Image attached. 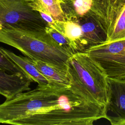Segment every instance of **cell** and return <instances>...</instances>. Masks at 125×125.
<instances>
[{
  "label": "cell",
  "mask_w": 125,
  "mask_h": 125,
  "mask_svg": "<svg viewBox=\"0 0 125 125\" xmlns=\"http://www.w3.org/2000/svg\"><path fill=\"white\" fill-rule=\"evenodd\" d=\"M81 103V97L69 88L38 86L0 104V124H10L26 115L56 108L72 109Z\"/></svg>",
  "instance_id": "6da1fadb"
},
{
  "label": "cell",
  "mask_w": 125,
  "mask_h": 125,
  "mask_svg": "<svg viewBox=\"0 0 125 125\" xmlns=\"http://www.w3.org/2000/svg\"><path fill=\"white\" fill-rule=\"evenodd\" d=\"M0 42L15 48L29 58L64 71L73 54L57 43L45 30L3 28L0 29Z\"/></svg>",
  "instance_id": "7a4b0ae2"
},
{
  "label": "cell",
  "mask_w": 125,
  "mask_h": 125,
  "mask_svg": "<svg viewBox=\"0 0 125 125\" xmlns=\"http://www.w3.org/2000/svg\"><path fill=\"white\" fill-rule=\"evenodd\" d=\"M70 89L88 101L105 106L107 102L108 77L88 54L78 52L67 62Z\"/></svg>",
  "instance_id": "3957f363"
},
{
  "label": "cell",
  "mask_w": 125,
  "mask_h": 125,
  "mask_svg": "<svg viewBox=\"0 0 125 125\" xmlns=\"http://www.w3.org/2000/svg\"><path fill=\"white\" fill-rule=\"evenodd\" d=\"M104 118V106L98 104L71 110L62 108L26 115L12 121L19 125H92L94 122Z\"/></svg>",
  "instance_id": "277c9868"
},
{
  "label": "cell",
  "mask_w": 125,
  "mask_h": 125,
  "mask_svg": "<svg viewBox=\"0 0 125 125\" xmlns=\"http://www.w3.org/2000/svg\"><path fill=\"white\" fill-rule=\"evenodd\" d=\"M47 24L24 0H0V29L45 30Z\"/></svg>",
  "instance_id": "5b68a950"
},
{
  "label": "cell",
  "mask_w": 125,
  "mask_h": 125,
  "mask_svg": "<svg viewBox=\"0 0 125 125\" xmlns=\"http://www.w3.org/2000/svg\"><path fill=\"white\" fill-rule=\"evenodd\" d=\"M84 52L100 65L108 78L125 79V39L105 42Z\"/></svg>",
  "instance_id": "8992f818"
},
{
  "label": "cell",
  "mask_w": 125,
  "mask_h": 125,
  "mask_svg": "<svg viewBox=\"0 0 125 125\" xmlns=\"http://www.w3.org/2000/svg\"><path fill=\"white\" fill-rule=\"evenodd\" d=\"M107 102L104 118L112 125H125V79L108 77Z\"/></svg>",
  "instance_id": "52a82bcc"
},
{
  "label": "cell",
  "mask_w": 125,
  "mask_h": 125,
  "mask_svg": "<svg viewBox=\"0 0 125 125\" xmlns=\"http://www.w3.org/2000/svg\"><path fill=\"white\" fill-rule=\"evenodd\" d=\"M76 19L82 30L78 52H84L106 42L107 34L104 26L99 17L91 10L83 16Z\"/></svg>",
  "instance_id": "ba28073f"
},
{
  "label": "cell",
  "mask_w": 125,
  "mask_h": 125,
  "mask_svg": "<svg viewBox=\"0 0 125 125\" xmlns=\"http://www.w3.org/2000/svg\"><path fill=\"white\" fill-rule=\"evenodd\" d=\"M31 82L22 73H11L0 68V95L6 100L30 90Z\"/></svg>",
  "instance_id": "9c48e42d"
},
{
  "label": "cell",
  "mask_w": 125,
  "mask_h": 125,
  "mask_svg": "<svg viewBox=\"0 0 125 125\" xmlns=\"http://www.w3.org/2000/svg\"><path fill=\"white\" fill-rule=\"evenodd\" d=\"M0 51L18 66L22 70L26 77L32 82L37 83L38 86L52 85L59 86L45 77L36 67L30 58L18 56L13 52L0 46Z\"/></svg>",
  "instance_id": "30bf717a"
},
{
  "label": "cell",
  "mask_w": 125,
  "mask_h": 125,
  "mask_svg": "<svg viewBox=\"0 0 125 125\" xmlns=\"http://www.w3.org/2000/svg\"><path fill=\"white\" fill-rule=\"evenodd\" d=\"M31 60L38 69L52 83L62 87L70 88V82L67 71L42 62Z\"/></svg>",
  "instance_id": "8fae6325"
},
{
  "label": "cell",
  "mask_w": 125,
  "mask_h": 125,
  "mask_svg": "<svg viewBox=\"0 0 125 125\" xmlns=\"http://www.w3.org/2000/svg\"><path fill=\"white\" fill-rule=\"evenodd\" d=\"M105 30L107 34L106 42L125 39V6Z\"/></svg>",
  "instance_id": "7c38bea8"
},
{
  "label": "cell",
  "mask_w": 125,
  "mask_h": 125,
  "mask_svg": "<svg viewBox=\"0 0 125 125\" xmlns=\"http://www.w3.org/2000/svg\"><path fill=\"white\" fill-rule=\"evenodd\" d=\"M63 34L70 42L74 53L78 52L82 36V30L76 19L67 20L63 22Z\"/></svg>",
  "instance_id": "4fadbf2b"
},
{
  "label": "cell",
  "mask_w": 125,
  "mask_h": 125,
  "mask_svg": "<svg viewBox=\"0 0 125 125\" xmlns=\"http://www.w3.org/2000/svg\"><path fill=\"white\" fill-rule=\"evenodd\" d=\"M43 7L53 17L55 20L65 21V16L59 0H38Z\"/></svg>",
  "instance_id": "5bb4252c"
},
{
  "label": "cell",
  "mask_w": 125,
  "mask_h": 125,
  "mask_svg": "<svg viewBox=\"0 0 125 125\" xmlns=\"http://www.w3.org/2000/svg\"><path fill=\"white\" fill-rule=\"evenodd\" d=\"M125 6V0H109L107 12L102 21L105 29L113 22Z\"/></svg>",
  "instance_id": "9a60e30c"
},
{
  "label": "cell",
  "mask_w": 125,
  "mask_h": 125,
  "mask_svg": "<svg viewBox=\"0 0 125 125\" xmlns=\"http://www.w3.org/2000/svg\"><path fill=\"white\" fill-rule=\"evenodd\" d=\"M45 31L60 45L70 51L73 54L75 53L72 49L70 42L64 35L48 25L45 27Z\"/></svg>",
  "instance_id": "2e32d148"
},
{
  "label": "cell",
  "mask_w": 125,
  "mask_h": 125,
  "mask_svg": "<svg viewBox=\"0 0 125 125\" xmlns=\"http://www.w3.org/2000/svg\"><path fill=\"white\" fill-rule=\"evenodd\" d=\"M0 68L5 70L11 73H22L25 77L22 70L10 60L8 57L5 56L0 51Z\"/></svg>",
  "instance_id": "e0dca14e"
},
{
  "label": "cell",
  "mask_w": 125,
  "mask_h": 125,
  "mask_svg": "<svg viewBox=\"0 0 125 125\" xmlns=\"http://www.w3.org/2000/svg\"><path fill=\"white\" fill-rule=\"evenodd\" d=\"M91 10L97 14L101 20L105 17L109 7V0H92Z\"/></svg>",
  "instance_id": "ac0fdd59"
},
{
  "label": "cell",
  "mask_w": 125,
  "mask_h": 125,
  "mask_svg": "<svg viewBox=\"0 0 125 125\" xmlns=\"http://www.w3.org/2000/svg\"><path fill=\"white\" fill-rule=\"evenodd\" d=\"M25 1H27V2H32V1H34L35 0H24Z\"/></svg>",
  "instance_id": "d6986e66"
},
{
  "label": "cell",
  "mask_w": 125,
  "mask_h": 125,
  "mask_svg": "<svg viewBox=\"0 0 125 125\" xmlns=\"http://www.w3.org/2000/svg\"><path fill=\"white\" fill-rule=\"evenodd\" d=\"M59 1H60L62 3H63V2H64L66 0H59Z\"/></svg>",
  "instance_id": "ffe728a7"
}]
</instances>
